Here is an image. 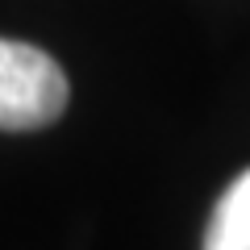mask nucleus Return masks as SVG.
I'll return each mask as SVG.
<instances>
[{"mask_svg": "<svg viewBox=\"0 0 250 250\" xmlns=\"http://www.w3.org/2000/svg\"><path fill=\"white\" fill-rule=\"evenodd\" d=\"M71 83L46 50L0 38V129L29 134L62 117Z\"/></svg>", "mask_w": 250, "mask_h": 250, "instance_id": "obj_1", "label": "nucleus"}, {"mask_svg": "<svg viewBox=\"0 0 250 250\" xmlns=\"http://www.w3.org/2000/svg\"><path fill=\"white\" fill-rule=\"evenodd\" d=\"M205 250H250V171H242L217 200Z\"/></svg>", "mask_w": 250, "mask_h": 250, "instance_id": "obj_2", "label": "nucleus"}]
</instances>
